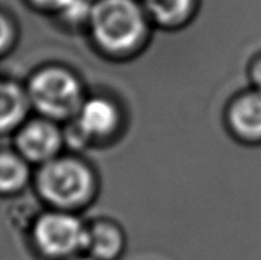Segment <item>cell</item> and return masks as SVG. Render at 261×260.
Returning a JSON list of instances; mask_svg holds the SVG:
<instances>
[{
	"instance_id": "cell-1",
	"label": "cell",
	"mask_w": 261,
	"mask_h": 260,
	"mask_svg": "<svg viewBox=\"0 0 261 260\" xmlns=\"http://www.w3.org/2000/svg\"><path fill=\"white\" fill-rule=\"evenodd\" d=\"M32 191L45 207L83 212L99 195V179L83 159L58 155L38 167Z\"/></svg>"
},
{
	"instance_id": "cell-2",
	"label": "cell",
	"mask_w": 261,
	"mask_h": 260,
	"mask_svg": "<svg viewBox=\"0 0 261 260\" xmlns=\"http://www.w3.org/2000/svg\"><path fill=\"white\" fill-rule=\"evenodd\" d=\"M88 221L81 212L48 208L28 224V244L42 260H67L86 253Z\"/></svg>"
},
{
	"instance_id": "cell-3",
	"label": "cell",
	"mask_w": 261,
	"mask_h": 260,
	"mask_svg": "<svg viewBox=\"0 0 261 260\" xmlns=\"http://www.w3.org/2000/svg\"><path fill=\"white\" fill-rule=\"evenodd\" d=\"M90 18L96 41L111 51L132 48L144 32L143 13L133 0H101Z\"/></svg>"
},
{
	"instance_id": "cell-4",
	"label": "cell",
	"mask_w": 261,
	"mask_h": 260,
	"mask_svg": "<svg viewBox=\"0 0 261 260\" xmlns=\"http://www.w3.org/2000/svg\"><path fill=\"white\" fill-rule=\"evenodd\" d=\"M31 97L48 116L67 117L79 109L81 91L73 76L63 70L49 69L32 80Z\"/></svg>"
},
{
	"instance_id": "cell-5",
	"label": "cell",
	"mask_w": 261,
	"mask_h": 260,
	"mask_svg": "<svg viewBox=\"0 0 261 260\" xmlns=\"http://www.w3.org/2000/svg\"><path fill=\"white\" fill-rule=\"evenodd\" d=\"M117 126L116 108L107 100L94 98L81 106L67 138L71 146H86L94 138L105 137Z\"/></svg>"
},
{
	"instance_id": "cell-6",
	"label": "cell",
	"mask_w": 261,
	"mask_h": 260,
	"mask_svg": "<svg viewBox=\"0 0 261 260\" xmlns=\"http://www.w3.org/2000/svg\"><path fill=\"white\" fill-rule=\"evenodd\" d=\"M63 137L49 122H32L17 136V151L30 164L43 165L60 155Z\"/></svg>"
},
{
	"instance_id": "cell-7",
	"label": "cell",
	"mask_w": 261,
	"mask_h": 260,
	"mask_svg": "<svg viewBox=\"0 0 261 260\" xmlns=\"http://www.w3.org/2000/svg\"><path fill=\"white\" fill-rule=\"evenodd\" d=\"M126 248L127 235L116 220L99 217L88 221L86 255L95 260H119Z\"/></svg>"
},
{
	"instance_id": "cell-8",
	"label": "cell",
	"mask_w": 261,
	"mask_h": 260,
	"mask_svg": "<svg viewBox=\"0 0 261 260\" xmlns=\"http://www.w3.org/2000/svg\"><path fill=\"white\" fill-rule=\"evenodd\" d=\"M31 164L18 151H0V197L22 195L32 186Z\"/></svg>"
},
{
	"instance_id": "cell-9",
	"label": "cell",
	"mask_w": 261,
	"mask_h": 260,
	"mask_svg": "<svg viewBox=\"0 0 261 260\" xmlns=\"http://www.w3.org/2000/svg\"><path fill=\"white\" fill-rule=\"evenodd\" d=\"M230 125L239 136L261 138V91L242 97L230 109Z\"/></svg>"
},
{
	"instance_id": "cell-10",
	"label": "cell",
	"mask_w": 261,
	"mask_h": 260,
	"mask_svg": "<svg viewBox=\"0 0 261 260\" xmlns=\"http://www.w3.org/2000/svg\"><path fill=\"white\" fill-rule=\"evenodd\" d=\"M25 101L13 84L0 83V130L13 128L24 115Z\"/></svg>"
},
{
	"instance_id": "cell-11",
	"label": "cell",
	"mask_w": 261,
	"mask_h": 260,
	"mask_svg": "<svg viewBox=\"0 0 261 260\" xmlns=\"http://www.w3.org/2000/svg\"><path fill=\"white\" fill-rule=\"evenodd\" d=\"M145 5L158 21L172 24L186 17L192 0H145Z\"/></svg>"
},
{
	"instance_id": "cell-12",
	"label": "cell",
	"mask_w": 261,
	"mask_h": 260,
	"mask_svg": "<svg viewBox=\"0 0 261 260\" xmlns=\"http://www.w3.org/2000/svg\"><path fill=\"white\" fill-rule=\"evenodd\" d=\"M91 10L92 9H90L86 0H69L62 9V11L70 20H81L87 14H91Z\"/></svg>"
},
{
	"instance_id": "cell-13",
	"label": "cell",
	"mask_w": 261,
	"mask_h": 260,
	"mask_svg": "<svg viewBox=\"0 0 261 260\" xmlns=\"http://www.w3.org/2000/svg\"><path fill=\"white\" fill-rule=\"evenodd\" d=\"M9 35H10V30H9V26L7 22L0 17V48H3L9 39Z\"/></svg>"
},
{
	"instance_id": "cell-14",
	"label": "cell",
	"mask_w": 261,
	"mask_h": 260,
	"mask_svg": "<svg viewBox=\"0 0 261 260\" xmlns=\"http://www.w3.org/2000/svg\"><path fill=\"white\" fill-rule=\"evenodd\" d=\"M38 3H41V5L45 6H54V7H58V9H63L64 5L69 2V0H35Z\"/></svg>"
},
{
	"instance_id": "cell-15",
	"label": "cell",
	"mask_w": 261,
	"mask_h": 260,
	"mask_svg": "<svg viewBox=\"0 0 261 260\" xmlns=\"http://www.w3.org/2000/svg\"><path fill=\"white\" fill-rule=\"evenodd\" d=\"M253 80H254V83L261 91V60L256 64V67L253 70Z\"/></svg>"
},
{
	"instance_id": "cell-16",
	"label": "cell",
	"mask_w": 261,
	"mask_h": 260,
	"mask_svg": "<svg viewBox=\"0 0 261 260\" xmlns=\"http://www.w3.org/2000/svg\"><path fill=\"white\" fill-rule=\"evenodd\" d=\"M67 260H95V259H92L91 256L86 255V253H83V255L74 256V257H70V259H67Z\"/></svg>"
}]
</instances>
